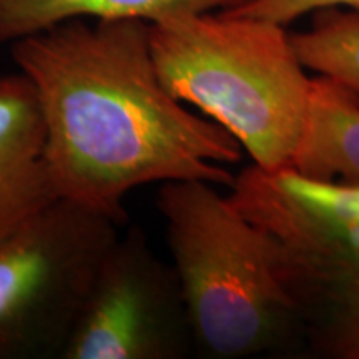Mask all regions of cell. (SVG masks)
Here are the masks:
<instances>
[{
    "label": "cell",
    "mask_w": 359,
    "mask_h": 359,
    "mask_svg": "<svg viewBox=\"0 0 359 359\" xmlns=\"http://www.w3.org/2000/svg\"><path fill=\"white\" fill-rule=\"evenodd\" d=\"M37 92L58 198L123 223L135 188L203 180L230 188L243 147L170 95L156 72L150 24L70 20L12 42Z\"/></svg>",
    "instance_id": "obj_1"
},
{
    "label": "cell",
    "mask_w": 359,
    "mask_h": 359,
    "mask_svg": "<svg viewBox=\"0 0 359 359\" xmlns=\"http://www.w3.org/2000/svg\"><path fill=\"white\" fill-rule=\"evenodd\" d=\"M150 45L170 95L228 130L257 167H290L313 77L285 25L224 11L193 13L150 25Z\"/></svg>",
    "instance_id": "obj_2"
},
{
    "label": "cell",
    "mask_w": 359,
    "mask_h": 359,
    "mask_svg": "<svg viewBox=\"0 0 359 359\" xmlns=\"http://www.w3.org/2000/svg\"><path fill=\"white\" fill-rule=\"evenodd\" d=\"M158 210L201 356L248 358L303 338L275 241L230 196L178 180L163 183Z\"/></svg>",
    "instance_id": "obj_3"
},
{
    "label": "cell",
    "mask_w": 359,
    "mask_h": 359,
    "mask_svg": "<svg viewBox=\"0 0 359 359\" xmlns=\"http://www.w3.org/2000/svg\"><path fill=\"white\" fill-rule=\"evenodd\" d=\"M228 196L275 241L311 351L359 359V187L250 165Z\"/></svg>",
    "instance_id": "obj_4"
},
{
    "label": "cell",
    "mask_w": 359,
    "mask_h": 359,
    "mask_svg": "<svg viewBox=\"0 0 359 359\" xmlns=\"http://www.w3.org/2000/svg\"><path fill=\"white\" fill-rule=\"evenodd\" d=\"M118 224L58 198L0 241V359L62 358Z\"/></svg>",
    "instance_id": "obj_5"
},
{
    "label": "cell",
    "mask_w": 359,
    "mask_h": 359,
    "mask_svg": "<svg viewBox=\"0 0 359 359\" xmlns=\"http://www.w3.org/2000/svg\"><path fill=\"white\" fill-rule=\"evenodd\" d=\"M191 349L177 271L132 228L103 258L62 359H182Z\"/></svg>",
    "instance_id": "obj_6"
},
{
    "label": "cell",
    "mask_w": 359,
    "mask_h": 359,
    "mask_svg": "<svg viewBox=\"0 0 359 359\" xmlns=\"http://www.w3.org/2000/svg\"><path fill=\"white\" fill-rule=\"evenodd\" d=\"M58 200L37 92L20 74L0 77V241Z\"/></svg>",
    "instance_id": "obj_7"
},
{
    "label": "cell",
    "mask_w": 359,
    "mask_h": 359,
    "mask_svg": "<svg viewBox=\"0 0 359 359\" xmlns=\"http://www.w3.org/2000/svg\"><path fill=\"white\" fill-rule=\"evenodd\" d=\"M288 168L314 182L359 187V95L314 75L302 138Z\"/></svg>",
    "instance_id": "obj_8"
},
{
    "label": "cell",
    "mask_w": 359,
    "mask_h": 359,
    "mask_svg": "<svg viewBox=\"0 0 359 359\" xmlns=\"http://www.w3.org/2000/svg\"><path fill=\"white\" fill-rule=\"evenodd\" d=\"M246 0H0V42H15L70 20H142L155 25L222 12Z\"/></svg>",
    "instance_id": "obj_9"
},
{
    "label": "cell",
    "mask_w": 359,
    "mask_h": 359,
    "mask_svg": "<svg viewBox=\"0 0 359 359\" xmlns=\"http://www.w3.org/2000/svg\"><path fill=\"white\" fill-rule=\"evenodd\" d=\"M291 42L308 70L359 95V12L339 7L314 12L308 29L291 34Z\"/></svg>",
    "instance_id": "obj_10"
},
{
    "label": "cell",
    "mask_w": 359,
    "mask_h": 359,
    "mask_svg": "<svg viewBox=\"0 0 359 359\" xmlns=\"http://www.w3.org/2000/svg\"><path fill=\"white\" fill-rule=\"evenodd\" d=\"M331 7L359 12V0H246L241 6L228 8L224 12L275 22L286 27L306 13Z\"/></svg>",
    "instance_id": "obj_11"
}]
</instances>
